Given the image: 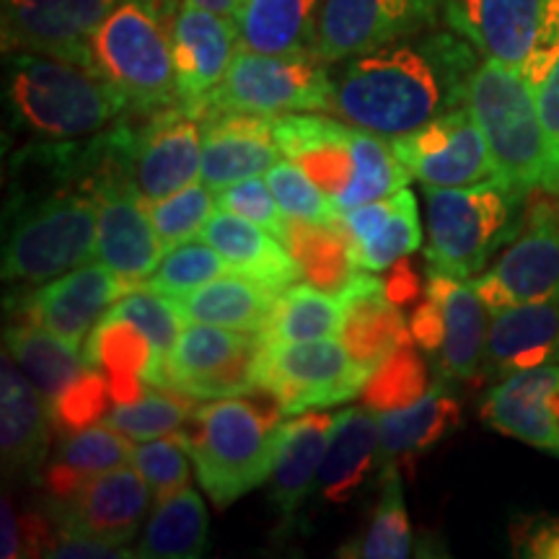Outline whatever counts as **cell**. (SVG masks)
<instances>
[{
    "label": "cell",
    "instance_id": "obj_2",
    "mask_svg": "<svg viewBox=\"0 0 559 559\" xmlns=\"http://www.w3.org/2000/svg\"><path fill=\"white\" fill-rule=\"evenodd\" d=\"M283 415V404L260 386L194 407L179 436L215 508H228L270 479Z\"/></svg>",
    "mask_w": 559,
    "mask_h": 559
},
{
    "label": "cell",
    "instance_id": "obj_10",
    "mask_svg": "<svg viewBox=\"0 0 559 559\" xmlns=\"http://www.w3.org/2000/svg\"><path fill=\"white\" fill-rule=\"evenodd\" d=\"M368 379L370 370L337 337L262 342L257 386L267 389L290 417L355 400Z\"/></svg>",
    "mask_w": 559,
    "mask_h": 559
},
{
    "label": "cell",
    "instance_id": "obj_20",
    "mask_svg": "<svg viewBox=\"0 0 559 559\" xmlns=\"http://www.w3.org/2000/svg\"><path fill=\"white\" fill-rule=\"evenodd\" d=\"M479 415L500 436L559 459V362L498 381L481 400Z\"/></svg>",
    "mask_w": 559,
    "mask_h": 559
},
{
    "label": "cell",
    "instance_id": "obj_26",
    "mask_svg": "<svg viewBox=\"0 0 559 559\" xmlns=\"http://www.w3.org/2000/svg\"><path fill=\"white\" fill-rule=\"evenodd\" d=\"M275 132L283 156L298 164L337 202L355 177L353 124L317 111H300L275 117Z\"/></svg>",
    "mask_w": 559,
    "mask_h": 559
},
{
    "label": "cell",
    "instance_id": "obj_54",
    "mask_svg": "<svg viewBox=\"0 0 559 559\" xmlns=\"http://www.w3.org/2000/svg\"><path fill=\"white\" fill-rule=\"evenodd\" d=\"M510 542L519 557L559 559V515H531L513 523Z\"/></svg>",
    "mask_w": 559,
    "mask_h": 559
},
{
    "label": "cell",
    "instance_id": "obj_52",
    "mask_svg": "<svg viewBox=\"0 0 559 559\" xmlns=\"http://www.w3.org/2000/svg\"><path fill=\"white\" fill-rule=\"evenodd\" d=\"M559 62V0H547L544 3L539 29H536L534 45L523 66V79L531 83V88H536L547 79L549 70Z\"/></svg>",
    "mask_w": 559,
    "mask_h": 559
},
{
    "label": "cell",
    "instance_id": "obj_41",
    "mask_svg": "<svg viewBox=\"0 0 559 559\" xmlns=\"http://www.w3.org/2000/svg\"><path fill=\"white\" fill-rule=\"evenodd\" d=\"M353 153L355 177L337 198L340 213L389 198V194L404 190L412 179L389 138L353 124Z\"/></svg>",
    "mask_w": 559,
    "mask_h": 559
},
{
    "label": "cell",
    "instance_id": "obj_36",
    "mask_svg": "<svg viewBox=\"0 0 559 559\" xmlns=\"http://www.w3.org/2000/svg\"><path fill=\"white\" fill-rule=\"evenodd\" d=\"M283 243L298 264L300 280L332 296H340L362 272L353 241L340 223L288 218Z\"/></svg>",
    "mask_w": 559,
    "mask_h": 559
},
{
    "label": "cell",
    "instance_id": "obj_48",
    "mask_svg": "<svg viewBox=\"0 0 559 559\" xmlns=\"http://www.w3.org/2000/svg\"><path fill=\"white\" fill-rule=\"evenodd\" d=\"M267 185L288 218L309 223H340L342 213L330 194L290 158L277 160L267 171Z\"/></svg>",
    "mask_w": 559,
    "mask_h": 559
},
{
    "label": "cell",
    "instance_id": "obj_33",
    "mask_svg": "<svg viewBox=\"0 0 559 559\" xmlns=\"http://www.w3.org/2000/svg\"><path fill=\"white\" fill-rule=\"evenodd\" d=\"M200 239L221 251L239 275L260 280L270 288L285 290L300 280L298 264L288 247L275 234L241 218V215L215 210L205 228L200 230Z\"/></svg>",
    "mask_w": 559,
    "mask_h": 559
},
{
    "label": "cell",
    "instance_id": "obj_47",
    "mask_svg": "<svg viewBox=\"0 0 559 559\" xmlns=\"http://www.w3.org/2000/svg\"><path fill=\"white\" fill-rule=\"evenodd\" d=\"M107 313L132 321V324H135L138 330L151 340L160 366L166 370L171 349L177 345L181 334V324H185V317L179 313L174 298L164 296V293L158 290L140 288V285H135V288L124 293V296L117 300Z\"/></svg>",
    "mask_w": 559,
    "mask_h": 559
},
{
    "label": "cell",
    "instance_id": "obj_24",
    "mask_svg": "<svg viewBox=\"0 0 559 559\" xmlns=\"http://www.w3.org/2000/svg\"><path fill=\"white\" fill-rule=\"evenodd\" d=\"M425 296H432L443 311V345L436 355L438 379L472 381L485 368L487 306L474 290L472 280H459L445 272H425Z\"/></svg>",
    "mask_w": 559,
    "mask_h": 559
},
{
    "label": "cell",
    "instance_id": "obj_39",
    "mask_svg": "<svg viewBox=\"0 0 559 559\" xmlns=\"http://www.w3.org/2000/svg\"><path fill=\"white\" fill-rule=\"evenodd\" d=\"M321 5L324 0H247L239 13L241 50H313Z\"/></svg>",
    "mask_w": 559,
    "mask_h": 559
},
{
    "label": "cell",
    "instance_id": "obj_12",
    "mask_svg": "<svg viewBox=\"0 0 559 559\" xmlns=\"http://www.w3.org/2000/svg\"><path fill=\"white\" fill-rule=\"evenodd\" d=\"M260 332H239L213 324L181 330L164 370V389L194 400H223L257 389Z\"/></svg>",
    "mask_w": 559,
    "mask_h": 559
},
{
    "label": "cell",
    "instance_id": "obj_25",
    "mask_svg": "<svg viewBox=\"0 0 559 559\" xmlns=\"http://www.w3.org/2000/svg\"><path fill=\"white\" fill-rule=\"evenodd\" d=\"M559 362V298L492 313L481 373L502 381L521 370Z\"/></svg>",
    "mask_w": 559,
    "mask_h": 559
},
{
    "label": "cell",
    "instance_id": "obj_19",
    "mask_svg": "<svg viewBox=\"0 0 559 559\" xmlns=\"http://www.w3.org/2000/svg\"><path fill=\"white\" fill-rule=\"evenodd\" d=\"M171 41L179 104L200 111L241 50L239 21L202 9L192 0H179Z\"/></svg>",
    "mask_w": 559,
    "mask_h": 559
},
{
    "label": "cell",
    "instance_id": "obj_50",
    "mask_svg": "<svg viewBox=\"0 0 559 559\" xmlns=\"http://www.w3.org/2000/svg\"><path fill=\"white\" fill-rule=\"evenodd\" d=\"M111 402L115 400H111L109 379L102 370L91 366L79 381L70 383L58 400L50 404L52 428L60 436H70V432L96 425L107 415Z\"/></svg>",
    "mask_w": 559,
    "mask_h": 559
},
{
    "label": "cell",
    "instance_id": "obj_5",
    "mask_svg": "<svg viewBox=\"0 0 559 559\" xmlns=\"http://www.w3.org/2000/svg\"><path fill=\"white\" fill-rule=\"evenodd\" d=\"M177 9L179 0H117L91 41L94 68L132 117L179 104L171 41Z\"/></svg>",
    "mask_w": 559,
    "mask_h": 559
},
{
    "label": "cell",
    "instance_id": "obj_17",
    "mask_svg": "<svg viewBox=\"0 0 559 559\" xmlns=\"http://www.w3.org/2000/svg\"><path fill=\"white\" fill-rule=\"evenodd\" d=\"M130 288L107 264H81L26 293L16 304V321H29L83 349L104 313Z\"/></svg>",
    "mask_w": 559,
    "mask_h": 559
},
{
    "label": "cell",
    "instance_id": "obj_13",
    "mask_svg": "<svg viewBox=\"0 0 559 559\" xmlns=\"http://www.w3.org/2000/svg\"><path fill=\"white\" fill-rule=\"evenodd\" d=\"M96 202H99L96 260L135 288L153 275V270L164 260L166 247L153 228L145 200L132 187L117 156L115 124H111V153L96 181Z\"/></svg>",
    "mask_w": 559,
    "mask_h": 559
},
{
    "label": "cell",
    "instance_id": "obj_43",
    "mask_svg": "<svg viewBox=\"0 0 559 559\" xmlns=\"http://www.w3.org/2000/svg\"><path fill=\"white\" fill-rule=\"evenodd\" d=\"M430 386L428 362L419 355L417 342L409 337L391 349L381 366L370 373L360 400L370 409L389 412L417 402L419 396L428 394Z\"/></svg>",
    "mask_w": 559,
    "mask_h": 559
},
{
    "label": "cell",
    "instance_id": "obj_40",
    "mask_svg": "<svg viewBox=\"0 0 559 559\" xmlns=\"http://www.w3.org/2000/svg\"><path fill=\"white\" fill-rule=\"evenodd\" d=\"M342 300L309 283L288 285L280 290L267 324L260 332L262 342H309L337 337L342 332Z\"/></svg>",
    "mask_w": 559,
    "mask_h": 559
},
{
    "label": "cell",
    "instance_id": "obj_60",
    "mask_svg": "<svg viewBox=\"0 0 559 559\" xmlns=\"http://www.w3.org/2000/svg\"><path fill=\"white\" fill-rule=\"evenodd\" d=\"M241 3H247V0H241Z\"/></svg>",
    "mask_w": 559,
    "mask_h": 559
},
{
    "label": "cell",
    "instance_id": "obj_6",
    "mask_svg": "<svg viewBox=\"0 0 559 559\" xmlns=\"http://www.w3.org/2000/svg\"><path fill=\"white\" fill-rule=\"evenodd\" d=\"M466 107L487 140L498 179L521 198L549 192V140L534 88L521 70L481 58L466 91Z\"/></svg>",
    "mask_w": 559,
    "mask_h": 559
},
{
    "label": "cell",
    "instance_id": "obj_18",
    "mask_svg": "<svg viewBox=\"0 0 559 559\" xmlns=\"http://www.w3.org/2000/svg\"><path fill=\"white\" fill-rule=\"evenodd\" d=\"M151 498L153 492L143 474L120 466L88 479L66 500H50L45 510L60 526L128 547L143 531Z\"/></svg>",
    "mask_w": 559,
    "mask_h": 559
},
{
    "label": "cell",
    "instance_id": "obj_27",
    "mask_svg": "<svg viewBox=\"0 0 559 559\" xmlns=\"http://www.w3.org/2000/svg\"><path fill=\"white\" fill-rule=\"evenodd\" d=\"M340 226L353 241L362 270L386 272L423 243L417 200L407 187L389 198L342 213Z\"/></svg>",
    "mask_w": 559,
    "mask_h": 559
},
{
    "label": "cell",
    "instance_id": "obj_23",
    "mask_svg": "<svg viewBox=\"0 0 559 559\" xmlns=\"http://www.w3.org/2000/svg\"><path fill=\"white\" fill-rule=\"evenodd\" d=\"M544 3L547 0H445L443 19L481 58L523 70Z\"/></svg>",
    "mask_w": 559,
    "mask_h": 559
},
{
    "label": "cell",
    "instance_id": "obj_3",
    "mask_svg": "<svg viewBox=\"0 0 559 559\" xmlns=\"http://www.w3.org/2000/svg\"><path fill=\"white\" fill-rule=\"evenodd\" d=\"M3 96L13 130L32 140H86L128 117L99 70L39 52H5Z\"/></svg>",
    "mask_w": 559,
    "mask_h": 559
},
{
    "label": "cell",
    "instance_id": "obj_58",
    "mask_svg": "<svg viewBox=\"0 0 559 559\" xmlns=\"http://www.w3.org/2000/svg\"><path fill=\"white\" fill-rule=\"evenodd\" d=\"M0 521H3V542H0V557L13 559L24 557V523H21L16 508L9 500V495L3 498V510H0Z\"/></svg>",
    "mask_w": 559,
    "mask_h": 559
},
{
    "label": "cell",
    "instance_id": "obj_29",
    "mask_svg": "<svg viewBox=\"0 0 559 559\" xmlns=\"http://www.w3.org/2000/svg\"><path fill=\"white\" fill-rule=\"evenodd\" d=\"M334 428H337V415L319 409L300 412L283 423L267 479L270 502L283 519L296 513L317 481Z\"/></svg>",
    "mask_w": 559,
    "mask_h": 559
},
{
    "label": "cell",
    "instance_id": "obj_9",
    "mask_svg": "<svg viewBox=\"0 0 559 559\" xmlns=\"http://www.w3.org/2000/svg\"><path fill=\"white\" fill-rule=\"evenodd\" d=\"M205 117L187 104H171L151 115L122 117L115 124L117 156L145 202L164 200L200 177Z\"/></svg>",
    "mask_w": 559,
    "mask_h": 559
},
{
    "label": "cell",
    "instance_id": "obj_14",
    "mask_svg": "<svg viewBox=\"0 0 559 559\" xmlns=\"http://www.w3.org/2000/svg\"><path fill=\"white\" fill-rule=\"evenodd\" d=\"M445 0H324L313 52L342 62L373 52L412 34L436 29Z\"/></svg>",
    "mask_w": 559,
    "mask_h": 559
},
{
    "label": "cell",
    "instance_id": "obj_1",
    "mask_svg": "<svg viewBox=\"0 0 559 559\" xmlns=\"http://www.w3.org/2000/svg\"><path fill=\"white\" fill-rule=\"evenodd\" d=\"M479 52L453 29H428L355 55L334 79L340 120L389 140L466 104Z\"/></svg>",
    "mask_w": 559,
    "mask_h": 559
},
{
    "label": "cell",
    "instance_id": "obj_45",
    "mask_svg": "<svg viewBox=\"0 0 559 559\" xmlns=\"http://www.w3.org/2000/svg\"><path fill=\"white\" fill-rule=\"evenodd\" d=\"M226 275H239L221 251H215L207 241H187L169 249L153 275L140 283V288L164 293L169 298L187 296V293L202 288Z\"/></svg>",
    "mask_w": 559,
    "mask_h": 559
},
{
    "label": "cell",
    "instance_id": "obj_30",
    "mask_svg": "<svg viewBox=\"0 0 559 559\" xmlns=\"http://www.w3.org/2000/svg\"><path fill=\"white\" fill-rule=\"evenodd\" d=\"M88 366L102 370L109 379L115 404L132 402L151 386L164 389V366H160L151 340L128 319L104 313L83 347Z\"/></svg>",
    "mask_w": 559,
    "mask_h": 559
},
{
    "label": "cell",
    "instance_id": "obj_37",
    "mask_svg": "<svg viewBox=\"0 0 559 559\" xmlns=\"http://www.w3.org/2000/svg\"><path fill=\"white\" fill-rule=\"evenodd\" d=\"M3 342V349H9L19 368L29 376V381L45 396L47 407L91 368L81 347L29 321H13L11 326H5Z\"/></svg>",
    "mask_w": 559,
    "mask_h": 559
},
{
    "label": "cell",
    "instance_id": "obj_51",
    "mask_svg": "<svg viewBox=\"0 0 559 559\" xmlns=\"http://www.w3.org/2000/svg\"><path fill=\"white\" fill-rule=\"evenodd\" d=\"M215 200H218V210L241 215V218L257 223V226L270 230V234H275L283 241L288 215L277 205L275 194H272L267 185V177H249L234 181V185L215 192Z\"/></svg>",
    "mask_w": 559,
    "mask_h": 559
},
{
    "label": "cell",
    "instance_id": "obj_4",
    "mask_svg": "<svg viewBox=\"0 0 559 559\" xmlns=\"http://www.w3.org/2000/svg\"><path fill=\"white\" fill-rule=\"evenodd\" d=\"M96 185L5 200V283L41 285L88 264L96 257Z\"/></svg>",
    "mask_w": 559,
    "mask_h": 559
},
{
    "label": "cell",
    "instance_id": "obj_44",
    "mask_svg": "<svg viewBox=\"0 0 559 559\" xmlns=\"http://www.w3.org/2000/svg\"><path fill=\"white\" fill-rule=\"evenodd\" d=\"M194 412V396L174 389L151 386L132 402H120L104 415V423L120 430L130 440H153L181 430Z\"/></svg>",
    "mask_w": 559,
    "mask_h": 559
},
{
    "label": "cell",
    "instance_id": "obj_59",
    "mask_svg": "<svg viewBox=\"0 0 559 559\" xmlns=\"http://www.w3.org/2000/svg\"><path fill=\"white\" fill-rule=\"evenodd\" d=\"M192 3L202 5V9H210V11L221 13V16L236 19V21H239V13L243 9L241 0H192Z\"/></svg>",
    "mask_w": 559,
    "mask_h": 559
},
{
    "label": "cell",
    "instance_id": "obj_57",
    "mask_svg": "<svg viewBox=\"0 0 559 559\" xmlns=\"http://www.w3.org/2000/svg\"><path fill=\"white\" fill-rule=\"evenodd\" d=\"M386 272L389 275L383 277V290H386V296L394 300L400 309L419 304V300L425 298V277L417 275L407 257L396 264H391Z\"/></svg>",
    "mask_w": 559,
    "mask_h": 559
},
{
    "label": "cell",
    "instance_id": "obj_46",
    "mask_svg": "<svg viewBox=\"0 0 559 559\" xmlns=\"http://www.w3.org/2000/svg\"><path fill=\"white\" fill-rule=\"evenodd\" d=\"M145 207H148L151 223L156 228L160 243L169 251L179 243L198 239L210 215L218 207V200H215V190H210L205 181L202 185L192 181V185L169 194V198L145 202Z\"/></svg>",
    "mask_w": 559,
    "mask_h": 559
},
{
    "label": "cell",
    "instance_id": "obj_55",
    "mask_svg": "<svg viewBox=\"0 0 559 559\" xmlns=\"http://www.w3.org/2000/svg\"><path fill=\"white\" fill-rule=\"evenodd\" d=\"M536 107L547 132L549 151H551V177L549 194H559V62L549 70V75L534 88Z\"/></svg>",
    "mask_w": 559,
    "mask_h": 559
},
{
    "label": "cell",
    "instance_id": "obj_28",
    "mask_svg": "<svg viewBox=\"0 0 559 559\" xmlns=\"http://www.w3.org/2000/svg\"><path fill=\"white\" fill-rule=\"evenodd\" d=\"M337 298L345 311L340 342L370 373L391 349L412 337L409 319H404L400 306L386 296L383 277H376L373 272L362 270Z\"/></svg>",
    "mask_w": 559,
    "mask_h": 559
},
{
    "label": "cell",
    "instance_id": "obj_53",
    "mask_svg": "<svg viewBox=\"0 0 559 559\" xmlns=\"http://www.w3.org/2000/svg\"><path fill=\"white\" fill-rule=\"evenodd\" d=\"M41 557H52V559H130L138 555L135 551H128L124 547H117V544L94 539V536L81 534V531H73V528H66V526H60V523L52 521L50 542H47L45 555Z\"/></svg>",
    "mask_w": 559,
    "mask_h": 559
},
{
    "label": "cell",
    "instance_id": "obj_15",
    "mask_svg": "<svg viewBox=\"0 0 559 559\" xmlns=\"http://www.w3.org/2000/svg\"><path fill=\"white\" fill-rule=\"evenodd\" d=\"M115 3L117 0H3V52H39L94 68L91 41Z\"/></svg>",
    "mask_w": 559,
    "mask_h": 559
},
{
    "label": "cell",
    "instance_id": "obj_32",
    "mask_svg": "<svg viewBox=\"0 0 559 559\" xmlns=\"http://www.w3.org/2000/svg\"><path fill=\"white\" fill-rule=\"evenodd\" d=\"M376 461H381L379 412L368 404L337 412V428L319 466V495L330 506H345L373 472Z\"/></svg>",
    "mask_w": 559,
    "mask_h": 559
},
{
    "label": "cell",
    "instance_id": "obj_49",
    "mask_svg": "<svg viewBox=\"0 0 559 559\" xmlns=\"http://www.w3.org/2000/svg\"><path fill=\"white\" fill-rule=\"evenodd\" d=\"M132 466L148 481L153 500H164L190 487V453L181 443L179 430L171 436L143 440L132 453Z\"/></svg>",
    "mask_w": 559,
    "mask_h": 559
},
{
    "label": "cell",
    "instance_id": "obj_7",
    "mask_svg": "<svg viewBox=\"0 0 559 559\" xmlns=\"http://www.w3.org/2000/svg\"><path fill=\"white\" fill-rule=\"evenodd\" d=\"M428 198V270L474 280L489 257L519 234V207L526 198L502 179L469 187H425Z\"/></svg>",
    "mask_w": 559,
    "mask_h": 559
},
{
    "label": "cell",
    "instance_id": "obj_31",
    "mask_svg": "<svg viewBox=\"0 0 559 559\" xmlns=\"http://www.w3.org/2000/svg\"><path fill=\"white\" fill-rule=\"evenodd\" d=\"M379 428L381 466H412L461 428V404L449 389V381L438 379L417 402L379 412Z\"/></svg>",
    "mask_w": 559,
    "mask_h": 559
},
{
    "label": "cell",
    "instance_id": "obj_35",
    "mask_svg": "<svg viewBox=\"0 0 559 559\" xmlns=\"http://www.w3.org/2000/svg\"><path fill=\"white\" fill-rule=\"evenodd\" d=\"M280 290L247 275H226L202 288L174 298L190 324H213L239 332H262Z\"/></svg>",
    "mask_w": 559,
    "mask_h": 559
},
{
    "label": "cell",
    "instance_id": "obj_16",
    "mask_svg": "<svg viewBox=\"0 0 559 559\" xmlns=\"http://www.w3.org/2000/svg\"><path fill=\"white\" fill-rule=\"evenodd\" d=\"M391 143L409 177L423 187H469L498 177L487 140L466 104Z\"/></svg>",
    "mask_w": 559,
    "mask_h": 559
},
{
    "label": "cell",
    "instance_id": "obj_38",
    "mask_svg": "<svg viewBox=\"0 0 559 559\" xmlns=\"http://www.w3.org/2000/svg\"><path fill=\"white\" fill-rule=\"evenodd\" d=\"M210 536L207 508L198 489L185 487L156 500L148 513L135 555L140 559H198L205 555Z\"/></svg>",
    "mask_w": 559,
    "mask_h": 559
},
{
    "label": "cell",
    "instance_id": "obj_34",
    "mask_svg": "<svg viewBox=\"0 0 559 559\" xmlns=\"http://www.w3.org/2000/svg\"><path fill=\"white\" fill-rule=\"evenodd\" d=\"M132 440L107 423L88 425L79 432H70L41 472V485L52 500H66L88 479L104 472L132 464Z\"/></svg>",
    "mask_w": 559,
    "mask_h": 559
},
{
    "label": "cell",
    "instance_id": "obj_11",
    "mask_svg": "<svg viewBox=\"0 0 559 559\" xmlns=\"http://www.w3.org/2000/svg\"><path fill=\"white\" fill-rule=\"evenodd\" d=\"M489 317L502 309L559 298V194L534 202L515 241L472 280Z\"/></svg>",
    "mask_w": 559,
    "mask_h": 559
},
{
    "label": "cell",
    "instance_id": "obj_8",
    "mask_svg": "<svg viewBox=\"0 0 559 559\" xmlns=\"http://www.w3.org/2000/svg\"><path fill=\"white\" fill-rule=\"evenodd\" d=\"M330 62L313 50L251 52L239 50L226 79L202 104L210 111H249V115L285 117L300 111L334 109V79Z\"/></svg>",
    "mask_w": 559,
    "mask_h": 559
},
{
    "label": "cell",
    "instance_id": "obj_56",
    "mask_svg": "<svg viewBox=\"0 0 559 559\" xmlns=\"http://www.w3.org/2000/svg\"><path fill=\"white\" fill-rule=\"evenodd\" d=\"M409 334L419 349L438 355L440 345H443V311H440V304L432 296H425L419 304H415V311L409 317Z\"/></svg>",
    "mask_w": 559,
    "mask_h": 559
},
{
    "label": "cell",
    "instance_id": "obj_42",
    "mask_svg": "<svg viewBox=\"0 0 559 559\" xmlns=\"http://www.w3.org/2000/svg\"><path fill=\"white\" fill-rule=\"evenodd\" d=\"M400 466L383 464L379 500L370 515L366 536L355 549H342L345 557L362 559H404L412 557V526L404 508Z\"/></svg>",
    "mask_w": 559,
    "mask_h": 559
},
{
    "label": "cell",
    "instance_id": "obj_22",
    "mask_svg": "<svg viewBox=\"0 0 559 559\" xmlns=\"http://www.w3.org/2000/svg\"><path fill=\"white\" fill-rule=\"evenodd\" d=\"M0 366V451L3 466L16 477H41L50 456L52 417L45 396L19 368L9 349Z\"/></svg>",
    "mask_w": 559,
    "mask_h": 559
},
{
    "label": "cell",
    "instance_id": "obj_21",
    "mask_svg": "<svg viewBox=\"0 0 559 559\" xmlns=\"http://www.w3.org/2000/svg\"><path fill=\"white\" fill-rule=\"evenodd\" d=\"M280 151L275 117L249 111H210L205 117L200 179L210 190H223L234 181L262 177L277 164Z\"/></svg>",
    "mask_w": 559,
    "mask_h": 559
}]
</instances>
